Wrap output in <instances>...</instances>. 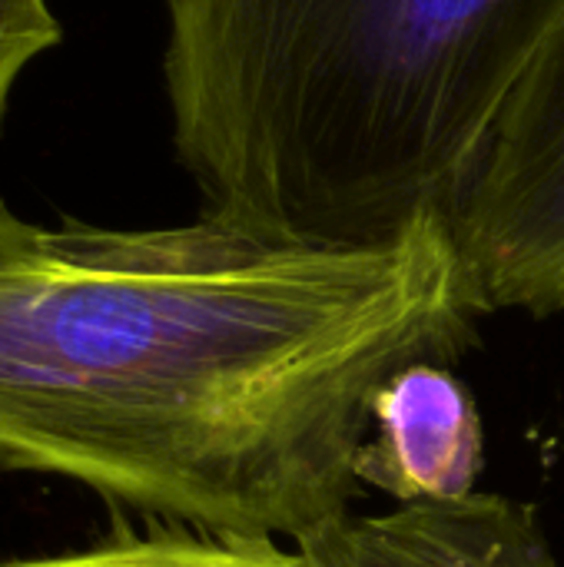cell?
Returning <instances> with one entry per match:
<instances>
[{"instance_id": "3", "label": "cell", "mask_w": 564, "mask_h": 567, "mask_svg": "<svg viewBox=\"0 0 564 567\" xmlns=\"http://www.w3.org/2000/svg\"><path fill=\"white\" fill-rule=\"evenodd\" d=\"M475 312L564 309V23L442 219Z\"/></svg>"}, {"instance_id": "4", "label": "cell", "mask_w": 564, "mask_h": 567, "mask_svg": "<svg viewBox=\"0 0 564 567\" xmlns=\"http://www.w3.org/2000/svg\"><path fill=\"white\" fill-rule=\"evenodd\" d=\"M319 567H562L535 512L495 492L342 515L309 542Z\"/></svg>"}, {"instance_id": "6", "label": "cell", "mask_w": 564, "mask_h": 567, "mask_svg": "<svg viewBox=\"0 0 564 567\" xmlns=\"http://www.w3.org/2000/svg\"><path fill=\"white\" fill-rule=\"evenodd\" d=\"M0 567H319L299 545L173 528L150 538H116L90 551L7 561Z\"/></svg>"}, {"instance_id": "7", "label": "cell", "mask_w": 564, "mask_h": 567, "mask_svg": "<svg viewBox=\"0 0 564 567\" xmlns=\"http://www.w3.org/2000/svg\"><path fill=\"white\" fill-rule=\"evenodd\" d=\"M63 40L50 0H0V130L23 70Z\"/></svg>"}, {"instance_id": "2", "label": "cell", "mask_w": 564, "mask_h": 567, "mask_svg": "<svg viewBox=\"0 0 564 567\" xmlns=\"http://www.w3.org/2000/svg\"><path fill=\"white\" fill-rule=\"evenodd\" d=\"M203 216L322 246L445 219L564 0H163Z\"/></svg>"}, {"instance_id": "1", "label": "cell", "mask_w": 564, "mask_h": 567, "mask_svg": "<svg viewBox=\"0 0 564 567\" xmlns=\"http://www.w3.org/2000/svg\"><path fill=\"white\" fill-rule=\"evenodd\" d=\"M475 316L442 219L322 246L216 216L40 226L0 199V468L302 545L349 515L382 385L455 359Z\"/></svg>"}, {"instance_id": "5", "label": "cell", "mask_w": 564, "mask_h": 567, "mask_svg": "<svg viewBox=\"0 0 564 567\" xmlns=\"http://www.w3.org/2000/svg\"><path fill=\"white\" fill-rule=\"evenodd\" d=\"M482 445V419L462 382L439 362H419L376 395L356 478L399 505L452 502L475 492Z\"/></svg>"}]
</instances>
